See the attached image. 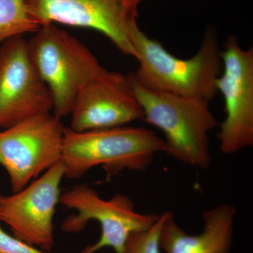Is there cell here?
<instances>
[{"label": "cell", "instance_id": "obj_10", "mask_svg": "<svg viewBox=\"0 0 253 253\" xmlns=\"http://www.w3.org/2000/svg\"><path fill=\"white\" fill-rule=\"evenodd\" d=\"M53 100L31 56L23 36L0 45V128L51 113Z\"/></svg>", "mask_w": 253, "mask_h": 253}, {"label": "cell", "instance_id": "obj_5", "mask_svg": "<svg viewBox=\"0 0 253 253\" xmlns=\"http://www.w3.org/2000/svg\"><path fill=\"white\" fill-rule=\"evenodd\" d=\"M59 204L76 211V214L63 221L61 229L65 232H81L90 221H97L101 226L97 242L81 253H95L106 247L111 248L116 253H123L131 234L149 229L159 218L154 213L136 212L134 203L126 195L116 194L106 200L96 190L82 184L61 194Z\"/></svg>", "mask_w": 253, "mask_h": 253}, {"label": "cell", "instance_id": "obj_12", "mask_svg": "<svg viewBox=\"0 0 253 253\" xmlns=\"http://www.w3.org/2000/svg\"><path fill=\"white\" fill-rule=\"evenodd\" d=\"M236 215L234 205H219L203 212L202 232L190 235L176 224L172 212H164L160 247L166 253H230Z\"/></svg>", "mask_w": 253, "mask_h": 253}, {"label": "cell", "instance_id": "obj_11", "mask_svg": "<svg viewBox=\"0 0 253 253\" xmlns=\"http://www.w3.org/2000/svg\"><path fill=\"white\" fill-rule=\"evenodd\" d=\"M70 115V128L79 132L125 126L144 118L129 76L106 69L80 89Z\"/></svg>", "mask_w": 253, "mask_h": 253}, {"label": "cell", "instance_id": "obj_1", "mask_svg": "<svg viewBox=\"0 0 253 253\" xmlns=\"http://www.w3.org/2000/svg\"><path fill=\"white\" fill-rule=\"evenodd\" d=\"M131 38L139 65L129 76L139 86L208 103L217 95L216 82L222 71V61L217 34L212 29L206 31L197 53L186 59L170 54L139 26Z\"/></svg>", "mask_w": 253, "mask_h": 253}, {"label": "cell", "instance_id": "obj_6", "mask_svg": "<svg viewBox=\"0 0 253 253\" xmlns=\"http://www.w3.org/2000/svg\"><path fill=\"white\" fill-rule=\"evenodd\" d=\"M64 130L61 119L49 113L0 131V166L13 193L61 161Z\"/></svg>", "mask_w": 253, "mask_h": 253}, {"label": "cell", "instance_id": "obj_15", "mask_svg": "<svg viewBox=\"0 0 253 253\" xmlns=\"http://www.w3.org/2000/svg\"><path fill=\"white\" fill-rule=\"evenodd\" d=\"M0 253H49L9 235L0 227Z\"/></svg>", "mask_w": 253, "mask_h": 253}, {"label": "cell", "instance_id": "obj_3", "mask_svg": "<svg viewBox=\"0 0 253 253\" xmlns=\"http://www.w3.org/2000/svg\"><path fill=\"white\" fill-rule=\"evenodd\" d=\"M149 124L164 134V152L179 162L206 169L212 161L209 134L219 126L209 103L145 89L130 78Z\"/></svg>", "mask_w": 253, "mask_h": 253}, {"label": "cell", "instance_id": "obj_4", "mask_svg": "<svg viewBox=\"0 0 253 253\" xmlns=\"http://www.w3.org/2000/svg\"><path fill=\"white\" fill-rule=\"evenodd\" d=\"M28 48L51 93L53 114L60 119L71 113L80 89L105 70L84 44L54 23L41 26Z\"/></svg>", "mask_w": 253, "mask_h": 253}, {"label": "cell", "instance_id": "obj_13", "mask_svg": "<svg viewBox=\"0 0 253 253\" xmlns=\"http://www.w3.org/2000/svg\"><path fill=\"white\" fill-rule=\"evenodd\" d=\"M40 28L25 0H0V45L15 37L36 33Z\"/></svg>", "mask_w": 253, "mask_h": 253}, {"label": "cell", "instance_id": "obj_9", "mask_svg": "<svg viewBox=\"0 0 253 253\" xmlns=\"http://www.w3.org/2000/svg\"><path fill=\"white\" fill-rule=\"evenodd\" d=\"M65 177L61 161L10 196L0 195V221L13 236L26 244L49 252L54 247V217Z\"/></svg>", "mask_w": 253, "mask_h": 253}, {"label": "cell", "instance_id": "obj_14", "mask_svg": "<svg viewBox=\"0 0 253 253\" xmlns=\"http://www.w3.org/2000/svg\"><path fill=\"white\" fill-rule=\"evenodd\" d=\"M164 213L149 229L131 234L126 241L123 253H161L160 234Z\"/></svg>", "mask_w": 253, "mask_h": 253}, {"label": "cell", "instance_id": "obj_2", "mask_svg": "<svg viewBox=\"0 0 253 253\" xmlns=\"http://www.w3.org/2000/svg\"><path fill=\"white\" fill-rule=\"evenodd\" d=\"M165 143L146 128L116 126L85 131L65 127L61 162L65 176L79 179L96 167L110 174L144 172Z\"/></svg>", "mask_w": 253, "mask_h": 253}, {"label": "cell", "instance_id": "obj_7", "mask_svg": "<svg viewBox=\"0 0 253 253\" xmlns=\"http://www.w3.org/2000/svg\"><path fill=\"white\" fill-rule=\"evenodd\" d=\"M40 26L60 23L90 28L109 38L123 54L136 58L131 33L142 0H25Z\"/></svg>", "mask_w": 253, "mask_h": 253}, {"label": "cell", "instance_id": "obj_8", "mask_svg": "<svg viewBox=\"0 0 253 253\" xmlns=\"http://www.w3.org/2000/svg\"><path fill=\"white\" fill-rule=\"evenodd\" d=\"M222 71L216 82L226 117L218 133L221 152L236 154L253 146V49L231 38L221 51Z\"/></svg>", "mask_w": 253, "mask_h": 253}]
</instances>
